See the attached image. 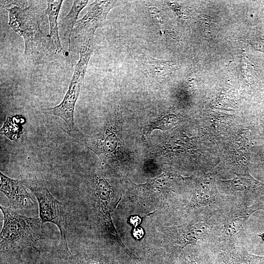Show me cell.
<instances>
[{
    "mask_svg": "<svg viewBox=\"0 0 264 264\" xmlns=\"http://www.w3.org/2000/svg\"><path fill=\"white\" fill-rule=\"evenodd\" d=\"M6 9L9 15V26L23 39L24 59L32 63H42L52 49L40 28L43 10L33 3L25 8L13 6Z\"/></svg>",
    "mask_w": 264,
    "mask_h": 264,
    "instance_id": "6da1fadb",
    "label": "cell"
},
{
    "mask_svg": "<svg viewBox=\"0 0 264 264\" xmlns=\"http://www.w3.org/2000/svg\"><path fill=\"white\" fill-rule=\"evenodd\" d=\"M3 224L0 232V251L20 255L29 247L36 248V242L47 236L40 218L21 215L10 208L0 205Z\"/></svg>",
    "mask_w": 264,
    "mask_h": 264,
    "instance_id": "7a4b0ae2",
    "label": "cell"
},
{
    "mask_svg": "<svg viewBox=\"0 0 264 264\" xmlns=\"http://www.w3.org/2000/svg\"><path fill=\"white\" fill-rule=\"evenodd\" d=\"M22 181L37 199L40 218L44 222L53 223L59 229L60 249L69 253L66 240L67 220L65 205L53 196L43 180L35 176Z\"/></svg>",
    "mask_w": 264,
    "mask_h": 264,
    "instance_id": "3957f363",
    "label": "cell"
},
{
    "mask_svg": "<svg viewBox=\"0 0 264 264\" xmlns=\"http://www.w3.org/2000/svg\"><path fill=\"white\" fill-rule=\"evenodd\" d=\"M88 61L80 58L73 72L68 88L62 101L58 105L42 110L41 112L62 118L66 124L72 135L79 132L74 123V110L88 66Z\"/></svg>",
    "mask_w": 264,
    "mask_h": 264,
    "instance_id": "277c9868",
    "label": "cell"
},
{
    "mask_svg": "<svg viewBox=\"0 0 264 264\" xmlns=\"http://www.w3.org/2000/svg\"><path fill=\"white\" fill-rule=\"evenodd\" d=\"M117 1L95 0L91 3L85 15L76 23L70 40V46H75L87 35L94 33L106 20L110 11L116 6Z\"/></svg>",
    "mask_w": 264,
    "mask_h": 264,
    "instance_id": "5b68a950",
    "label": "cell"
},
{
    "mask_svg": "<svg viewBox=\"0 0 264 264\" xmlns=\"http://www.w3.org/2000/svg\"><path fill=\"white\" fill-rule=\"evenodd\" d=\"M95 194L98 216L101 223L108 234L116 240L129 255L132 256L133 255L123 244L112 222L111 217L112 188L107 179L99 176L96 177Z\"/></svg>",
    "mask_w": 264,
    "mask_h": 264,
    "instance_id": "8992f818",
    "label": "cell"
},
{
    "mask_svg": "<svg viewBox=\"0 0 264 264\" xmlns=\"http://www.w3.org/2000/svg\"><path fill=\"white\" fill-rule=\"evenodd\" d=\"M264 207V204L261 202L250 206L242 205L230 212L223 223L220 236V250L234 246L236 237L242 231L250 216L258 210L263 209Z\"/></svg>",
    "mask_w": 264,
    "mask_h": 264,
    "instance_id": "52a82bcc",
    "label": "cell"
},
{
    "mask_svg": "<svg viewBox=\"0 0 264 264\" xmlns=\"http://www.w3.org/2000/svg\"><path fill=\"white\" fill-rule=\"evenodd\" d=\"M0 190L7 198L12 210H29L35 206V201L22 181L12 179L0 172Z\"/></svg>",
    "mask_w": 264,
    "mask_h": 264,
    "instance_id": "ba28073f",
    "label": "cell"
},
{
    "mask_svg": "<svg viewBox=\"0 0 264 264\" xmlns=\"http://www.w3.org/2000/svg\"><path fill=\"white\" fill-rule=\"evenodd\" d=\"M164 229L172 243L183 248L188 245H195L198 241L207 236L210 227L207 223L200 221Z\"/></svg>",
    "mask_w": 264,
    "mask_h": 264,
    "instance_id": "9c48e42d",
    "label": "cell"
},
{
    "mask_svg": "<svg viewBox=\"0 0 264 264\" xmlns=\"http://www.w3.org/2000/svg\"><path fill=\"white\" fill-rule=\"evenodd\" d=\"M219 257L224 264H264V256L252 254L242 246L221 250Z\"/></svg>",
    "mask_w": 264,
    "mask_h": 264,
    "instance_id": "30bf717a",
    "label": "cell"
},
{
    "mask_svg": "<svg viewBox=\"0 0 264 264\" xmlns=\"http://www.w3.org/2000/svg\"><path fill=\"white\" fill-rule=\"evenodd\" d=\"M62 0L47 1V8L44 11L48 16L49 27V44L55 53H62L63 50L59 36L57 19L63 3Z\"/></svg>",
    "mask_w": 264,
    "mask_h": 264,
    "instance_id": "8fae6325",
    "label": "cell"
},
{
    "mask_svg": "<svg viewBox=\"0 0 264 264\" xmlns=\"http://www.w3.org/2000/svg\"><path fill=\"white\" fill-rule=\"evenodd\" d=\"M88 0H74L71 8L67 14L62 20V33L68 44L69 51L70 40L74 27L77 23V19L81 10L87 5Z\"/></svg>",
    "mask_w": 264,
    "mask_h": 264,
    "instance_id": "7c38bea8",
    "label": "cell"
},
{
    "mask_svg": "<svg viewBox=\"0 0 264 264\" xmlns=\"http://www.w3.org/2000/svg\"><path fill=\"white\" fill-rule=\"evenodd\" d=\"M142 66L148 77L160 79L167 77L170 73L173 65L170 61L160 60L147 55L142 61Z\"/></svg>",
    "mask_w": 264,
    "mask_h": 264,
    "instance_id": "4fadbf2b",
    "label": "cell"
},
{
    "mask_svg": "<svg viewBox=\"0 0 264 264\" xmlns=\"http://www.w3.org/2000/svg\"><path fill=\"white\" fill-rule=\"evenodd\" d=\"M216 196L213 190L206 185H201L194 194L186 206L187 210L210 206L216 202Z\"/></svg>",
    "mask_w": 264,
    "mask_h": 264,
    "instance_id": "5bb4252c",
    "label": "cell"
},
{
    "mask_svg": "<svg viewBox=\"0 0 264 264\" xmlns=\"http://www.w3.org/2000/svg\"><path fill=\"white\" fill-rule=\"evenodd\" d=\"M225 182L229 184L235 191H250L255 194H264V184L256 180L250 176L238 177Z\"/></svg>",
    "mask_w": 264,
    "mask_h": 264,
    "instance_id": "9a60e30c",
    "label": "cell"
},
{
    "mask_svg": "<svg viewBox=\"0 0 264 264\" xmlns=\"http://www.w3.org/2000/svg\"><path fill=\"white\" fill-rule=\"evenodd\" d=\"M106 132L102 139L99 138L98 140H95L93 143L99 153L109 154L115 150L118 139L113 132H108L107 131Z\"/></svg>",
    "mask_w": 264,
    "mask_h": 264,
    "instance_id": "2e32d148",
    "label": "cell"
},
{
    "mask_svg": "<svg viewBox=\"0 0 264 264\" xmlns=\"http://www.w3.org/2000/svg\"><path fill=\"white\" fill-rule=\"evenodd\" d=\"M177 120V117L174 114H168L161 119L154 122L151 126V130L159 129L162 131L168 130L173 127Z\"/></svg>",
    "mask_w": 264,
    "mask_h": 264,
    "instance_id": "e0dca14e",
    "label": "cell"
},
{
    "mask_svg": "<svg viewBox=\"0 0 264 264\" xmlns=\"http://www.w3.org/2000/svg\"><path fill=\"white\" fill-rule=\"evenodd\" d=\"M29 0H0V6L5 9L13 6L25 8L31 5L33 3Z\"/></svg>",
    "mask_w": 264,
    "mask_h": 264,
    "instance_id": "ac0fdd59",
    "label": "cell"
},
{
    "mask_svg": "<svg viewBox=\"0 0 264 264\" xmlns=\"http://www.w3.org/2000/svg\"><path fill=\"white\" fill-rule=\"evenodd\" d=\"M187 264H211L198 256L195 255H188L185 258Z\"/></svg>",
    "mask_w": 264,
    "mask_h": 264,
    "instance_id": "d6986e66",
    "label": "cell"
},
{
    "mask_svg": "<svg viewBox=\"0 0 264 264\" xmlns=\"http://www.w3.org/2000/svg\"><path fill=\"white\" fill-rule=\"evenodd\" d=\"M251 41L254 47L264 52V41L263 39L254 37Z\"/></svg>",
    "mask_w": 264,
    "mask_h": 264,
    "instance_id": "ffe728a7",
    "label": "cell"
},
{
    "mask_svg": "<svg viewBox=\"0 0 264 264\" xmlns=\"http://www.w3.org/2000/svg\"><path fill=\"white\" fill-rule=\"evenodd\" d=\"M144 235V231L142 228L138 227L134 229L133 235L136 239H141Z\"/></svg>",
    "mask_w": 264,
    "mask_h": 264,
    "instance_id": "44dd1931",
    "label": "cell"
},
{
    "mask_svg": "<svg viewBox=\"0 0 264 264\" xmlns=\"http://www.w3.org/2000/svg\"><path fill=\"white\" fill-rule=\"evenodd\" d=\"M141 219L138 216H131L130 219V222L135 227H136L140 223Z\"/></svg>",
    "mask_w": 264,
    "mask_h": 264,
    "instance_id": "7402d4cb",
    "label": "cell"
},
{
    "mask_svg": "<svg viewBox=\"0 0 264 264\" xmlns=\"http://www.w3.org/2000/svg\"><path fill=\"white\" fill-rule=\"evenodd\" d=\"M149 10L150 12L154 14L157 19L160 21V16H159V11L156 7H150L149 8Z\"/></svg>",
    "mask_w": 264,
    "mask_h": 264,
    "instance_id": "603a6c76",
    "label": "cell"
},
{
    "mask_svg": "<svg viewBox=\"0 0 264 264\" xmlns=\"http://www.w3.org/2000/svg\"><path fill=\"white\" fill-rule=\"evenodd\" d=\"M77 264H99V263L91 260H84L80 261Z\"/></svg>",
    "mask_w": 264,
    "mask_h": 264,
    "instance_id": "cb8c5ba5",
    "label": "cell"
},
{
    "mask_svg": "<svg viewBox=\"0 0 264 264\" xmlns=\"http://www.w3.org/2000/svg\"><path fill=\"white\" fill-rule=\"evenodd\" d=\"M260 237H261L262 238V239L263 240V241H264V233H263L262 234H260L259 235Z\"/></svg>",
    "mask_w": 264,
    "mask_h": 264,
    "instance_id": "d4e9b609",
    "label": "cell"
}]
</instances>
